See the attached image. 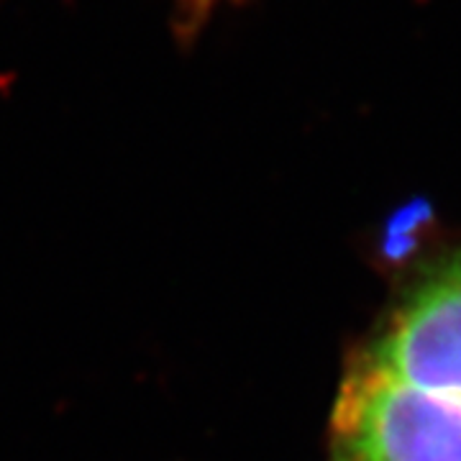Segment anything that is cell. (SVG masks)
Segmentation results:
<instances>
[{
  "label": "cell",
  "mask_w": 461,
  "mask_h": 461,
  "mask_svg": "<svg viewBox=\"0 0 461 461\" xmlns=\"http://www.w3.org/2000/svg\"><path fill=\"white\" fill-rule=\"evenodd\" d=\"M351 364L461 412V247L400 290Z\"/></svg>",
  "instance_id": "6da1fadb"
},
{
  "label": "cell",
  "mask_w": 461,
  "mask_h": 461,
  "mask_svg": "<svg viewBox=\"0 0 461 461\" xmlns=\"http://www.w3.org/2000/svg\"><path fill=\"white\" fill-rule=\"evenodd\" d=\"M329 461H461V415L351 364L330 415Z\"/></svg>",
  "instance_id": "7a4b0ae2"
},
{
  "label": "cell",
  "mask_w": 461,
  "mask_h": 461,
  "mask_svg": "<svg viewBox=\"0 0 461 461\" xmlns=\"http://www.w3.org/2000/svg\"><path fill=\"white\" fill-rule=\"evenodd\" d=\"M215 3L218 0H177V5H180V21L185 23V29L200 26V21L213 11Z\"/></svg>",
  "instance_id": "3957f363"
}]
</instances>
